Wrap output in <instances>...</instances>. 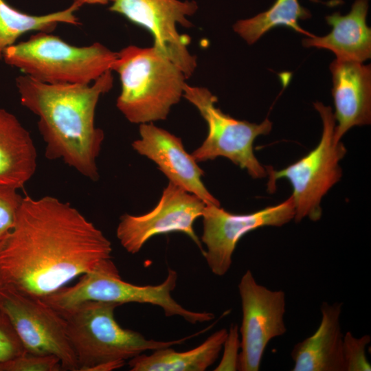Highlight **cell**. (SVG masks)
Wrapping results in <instances>:
<instances>
[{"instance_id":"1","label":"cell","mask_w":371,"mask_h":371,"mask_svg":"<svg viewBox=\"0 0 371 371\" xmlns=\"http://www.w3.org/2000/svg\"><path fill=\"white\" fill-rule=\"evenodd\" d=\"M110 240L68 203L23 196L0 251V286L43 299L111 258Z\"/></svg>"},{"instance_id":"2","label":"cell","mask_w":371,"mask_h":371,"mask_svg":"<svg viewBox=\"0 0 371 371\" xmlns=\"http://www.w3.org/2000/svg\"><path fill=\"white\" fill-rule=\"evenodd\" d=\"M113 85L111 70L88 85L49 84L25 74L16 78L21 104L38 118L47 159L60 160L89 180H98L97 158L104 135L95 125V113L100 98Z\"/></svg>"},{"instance_id":"3","label":"cell","mask_w":371,"mask_h":371,"mask_svg":"<svg viewBox=\"0 0 371 371\" xmlns=\"http://www.w3.org/2000/svg\"><path fill=\"white\" fill-rule=\"evenodd\" d=\"M120 306L113 302L85 301L56 310L64 319L78 371L119 369L126 360L148 350L181 344L207 330L177 340L148 339L137 331L120 326L115 318V310Z\"/></svg>"},{"instance_id":"4","label":"cell","mask_w":371,"mask_h":371,"mask_svg":"<svg viewBox=\"0 0 371 371\" xmlns=\"http://www.w3.org/2000/svg\"><path fill=\"white\" fill-rule=\"evenodd\" d=\"M111 71L118 74L121 82L117 109L130 122L139 124L166 120L183 96L187 78L154 46L122 49Z\"/></svg>"},{"instance_id":"5","label":"cell","mask_w":371,"mask_h":371,"mask_svg":"<svg viewBox=\"0 0 371 371\" xmlns=\"http://www.w3.org/2000/svg\"><path fill=\"white\" fill-rule=\"evenodd\" d=\"M117 57L100 43L78 47L49 32H39L6 48V64L49 84H91L111 67Z\"/></svg>"},{"instance_id":"6","label":"cell","mask_w":371,"mask_h":371,"mask_svg":"<svg viewBox=\"0 0 371 371\" xmlns=\"http://www.w3.org/2000/svg\"><path fill=\"white\" fill-rule=\"evenodd\" d=\"M177 273L168 268L166 279L157 285L139 286L121 279L118 269L111 259L93 271L85 273L73 286H65L42 299L56 310H62L85 301H101L120 304H150L159 306L166 317L179 316L191 324L214 319L210 312L187 309L172 296L177 282Z\"/></svg>"},{"instance_id":"7","label":"cell","mask_w":371,"mask_h":371,"mask_svg":"<svg viewBox=\"0 0 371 371\" xmlns=\"http://www.w3.org/2000/svg\"><path fill=\"white\" fill-rule=\"evenodd\" d=\"M322 121V133L316 147L297 161L280 170L266 166L268 191L275 190L276 181L287 179L293 188L291 197L295 207L294 220L304 218L319 221L322 214V199L342 176L339 161L346 153L344 144L334 138L335 119L330 106L321 102L313 103Z\"/></svg>"},{"instance_id":"8","label":"cell","mask_w":371,"mask_h":371,"mask_svg":"<svg viewBox=\"0 0 371 371\" xmlns=\"http://www.w3.org/2000/svg\"><path fill=\"white\" fill-rule=\"evenodd\" d=\"M183 96L198 109L207 126L206 138L191 154L197 162L223 157L254 179L267 176L266 166L254 155V143L258 136L271 132L272 122L268 118L260 124L235 119L216 106L217 98L205 87L186 83Z\"/></svg>"},{"instance_id":"9","label":"cell","mask_w":371,"mask_h":371,"mask_svg":"<svg viewBox=\"0 0 371 371\" xmlns=\"http://www.w3.org/2000/svg\"><path fill=\"white\" fill-rule=\"evenodd\" d=\"M198 8L195 1L189 0H115L109 10L148 30L153 37V46L179 67L188 78L196 67V58L188 49L190 37L180 34L177 25L192 27L188 18Z\"/></svg>"},{"instance_id":"10","label":"cell","mask_w":371,"mask_h":371,"mask_svg":"<svg viewBox=\"0 0 371 371\" xmlns=\"http://www.w3.org/2000/svg\"><path fill=\"white\" fill-rule=\"evenodd\" d=\"M242 308L238 370L258 371L271 339L286 332L285 293L258 284L248 269L238 285Z\"/></svg>"},{"instance_id":"11","label":"cell","mask_w":371,"mask_h":371,"mask_svg":"<svg viewBox=\"0 0 371 371\" xmlns=\"http://www.w3.org/2000/svg\"><path fill=\"white\" fill-rule=\"evenodd\" d=\"M291 196L276 205L249 214H234L214 204H205L201 242L203 254L212 273L223 276L232 264V256L238 241L247 233L263 227H281L294 218Z\"/></svg>"},{"instance_id":"12","label":"cell","mask_w":371,"mask_h":371,"mask_svg":"<svg viewBox=\"0 0 371 371\" xmlns=\"http://www.w3.org/2000/svg\"><path fill=\"white\" fill-rule=\"evenodd\" d=\"M0 310L10 319L27 352L54 355L63 370L78 371L65 322L58 311L41 299L0 286Z\"/></svg>"},{"instance_id":"13","label":"cell","mask_w":371,"mask_h":371,"mask_svg":"<svg viewBox=\"0 0 371 371\" xmlns=\"http://www.w3.org/2000/svg\"><path fill=\"white\" fill-rule=\"evenodd\" d=\"M205 205L201 199L169 181L159 201L151 211L139 216L124 214L120 217L116 229L117 238L127 252L135 254L155 236L182 232L203 254L193 225L202 216Z\"/></svg>"},{"instance_id":"14","label":"cell","mask_w":371,"mask_h":371,"mask_svg":"<svg viewBox=\"0 0 371 371\" xmlns=\"http://www.w3.org/2000/svg\"><path fill=\"white\" fill-rule=\"evenodd\" d=\"M140 138L132 143L139 155L155 162L169 181L201 199L205 204L220 202L205 186L203 170L184 148L181 138L153 123L139 124Z\"/></svg>"},{"instance_id":"15","label":"cell","mask_w":371,"mask_h":371,"mask_svg":"<svg viewBox=\"0 0 371 371\" xmlns=\"http://www.w3.org/2000/svg\"><path fill=\"white\" fill-rule=\"evenodd\" d=\"M335 124L334 138L340 142L351 128L371 123V67L335 59L330 65Z\"/></svg>"},{"instance_id":"16","label":"cell","mask_w":371,"mask_h":371,"mask_svg":"<svg viewBox=\"0 0 371 371\" xmlns=\"http://www.w3.org/2000/svg\"><path fill=\"white\" fill-rule=\"evenodd\" d=\"M342 305V302H322V319L316 331L291 350L293 371H345L340 324Z\"/></svg>"},{"instance_id":"17","label":"cell","mask_w":371,"mask_h":371,"mask_svg":"<svg viewBox=\"0 0 371 371\" xmlns=\"http://www.w3.org/2000/svg\"><path fill=\"white\" fill-rule=\"evenodd\" d=\"M368 7V0H355L348 14L326 16L331 32L304 38L302 45L328 49L337 60L363 63L371 57V29L366 23Z\"/></svg>"},{"instance_id":"18","label":"cell","mask_w":371,"mask_h":371,"mask_svg":"<svg viewBox=\"0 0 371 371\" xmlns=\"http://www.w3.org/2000/svg\"><path fill=\"white\" fill-rule=\"evenodd\" d=\"M37 152L18 118L0 108V186L23 188L34 175Z\"/></svg>"},{"instance_id":"19","label":"cell","mask_w":371,"mask_h":371,"mask_svg":"<svg viewBox=\"0 0 371 371\" xmlns=\"http://www.w3.org/2000/svg\"><path fill=\"white\" fill-rule=\"evenodd\" d=\"M227 330L222 328L209 336L198 346L184 352L172 347L138 355L128 361L131 371H204L218 358Z\"/></svg>"},{"instance_id":"20","label":"cell","mask_w":371,"mask_h":371,"mask_svg":"<svg viewBox=\"0 0 371 371\" xmlns=\"http://www.w3.org/2000/svg\"><path fill=\"white\" fill-rule=\"evenodd\" d=\"M79 8L74 3L66 9L54 12L32 15L10 6L0 0V59L6 48L13 45L23 34L35 31L51 33L58 23L80 24L75 12Z\"/></svg>"},{"instance_id":"21","label":"cell","mask_w":371,"mask_h":371,"mask_svg":"<svg viewBox=\"0 0 371 371\" xmlns=\"http://www.w3.org/2000/svg\"><path fill=\"white\" fill-rule=\"evenodd\" d=\"M311 13L298 0H276L266 11L246 19H241L233 25V29L248 44L256 43L262 36L273 27L285 26L308 36L313 34L304 30L300 20L309 19Z\"/></svg>"},{"instance_id":"22","label":"cell","mask_w":371,"mask_h":371,"mask_svg":"<svg viewBox=\"0 0 371 371\" xmlns=\"http://www.w3.org/2000/svg\"><path fill=\"white\" fill-rule=\"evenodd\" d=\"M17 190L12 187L0 186V251L14 228L23 199Z\"/></svg>"},{"instance_id":"23","label":"cell","mask_w":371,"mask_h":371,"mask_svg":"<svg viewBox=\"0 0 371 371\" xmlns=\"http://www.w3.org/2000/svg\"><path fill=\"white\" fill-rule=\"evenodd\" d=\"M370 335L355 337L350 332L343 337L342 354L345 371H370L371 366L366 355V348L370 343Z\"/></svg>"},{"instance_id":"24","label":"cell","mask_w":371,"mask_h":371,"mask_svg":"<svg viewBox=\"0 0 371 371\" xmlns=\"http://www.w3.org/2000/svg\"><path fill=\"white\" fill-rule=\"evenodd\" d=\"M3 364V371L63 370L60 359L54 355H37L25 352L21 356Z\"/></svg>"},{"instance_id":"25","label":"cell","mask_w":371,"mask_h":371,"mask_svg":"<svg viewBox=\"0 0 371 371\" xmlns=\"http://www.w3.org/2000/svg\"><path fill=\"white\" fill-rule=\"evenodd\" d=\"M26 352L8 315L0 310V363L12 361Z\"/></svg>"},{"instance_id":"26","label":"cell","mask_w":371,"mask_h":371,"mask_svg":"<svg viewBox=\"0 0 371 371\" xmlns=\"http://www.w3.org/2000/svg\"><path fill=\"white\" fill-rule=\"evenodd\" d=\"M223 353L219 364L214 369L215 371H234L238 370L239 350L240 349V338L239 327L232 324L224 341Z\"/></svg>"},{"instance_id":"27","label":"cell","mask_w":371,"mask_h":371,"mask_svg":"<svg viewBox=\"0 0 371 371\" xmlns=\"http://www.w3.org/2000/svg\"><path fill=\"white\" fill-rule=\"evenodd\" d=\"M115 0H74L75 3L79 8L85 4L94 5H106L110 2L113 3Z\"/></svg>"},{"instance_id":"28","label":"cell","mask_w":371,"mask_h":371,"mask_svg":"<svg viewBox=\"0 0 371 371\" xmlns=\"http://www.w3.org/2000/svg\"><path fill=\"white\" fill-rule=\"evenodd\" d=\"M0 371H3V364L0 363Z\"/></svg>"}]
</instances>
